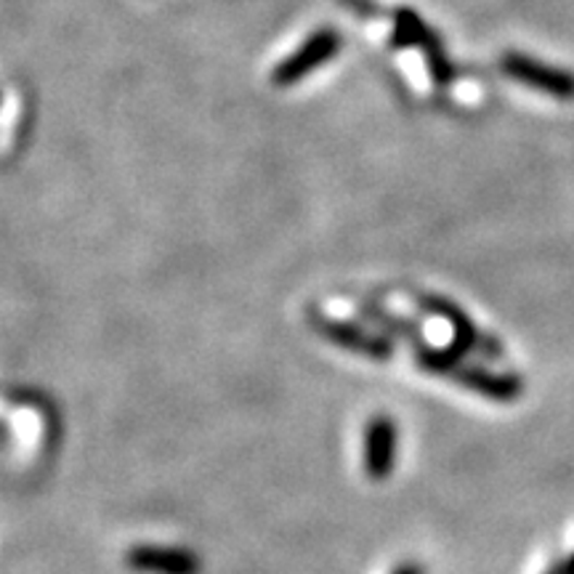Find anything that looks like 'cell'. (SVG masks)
I'll use <instances>...</instances> for the list:
<instances>
[{"label":"cell","mask_w":574,"mask_h":574,"mask_svg":"<svg viewBox=\"0 0 574 574\" xmlns=\"http://www.w3.org/2000/svg\"><path fill=\"white\" fill-rule=\"evenodd\" d=\"M500 70L508 77L519 80L522 86L532 88L537 93L553 96L559 101H572L574 99V75L566 70L550 67V64L540 62V59H532L526 53H506L500 59Z\"/></svg>","instance_id":"cell-5"},{"label":"cell","mask_w":574,"mask_h":574,"mask_svg":"<svg viewBox=\"0 0 574 574\" xmlns=\"http://www.w3.org/2000/svg\"><path fill=\"white\" fill-rule=\"evenodd\" d=\"M566 570H570V574H574V553L566 559Z\"/></svg>","instance_id":"cell-14"},{"label":"cell","mask_w":574,"mask_h":574,"mask_svg":"<svg viewBox=\"0 0 574 574\" xmlns=\"http://www.w3.org/2000/svg\"><path fill=\"white\" fill-rule=\"evenodd\" d=\"M542 574H570V570H566V559L550 561L546 570H542Z\"/></svg>","instance_id":"cell-13"},{"label":"cell","mask_w":574,"mask_h":574,"mask_svg":"<svg viewBox=\"0 0 574 574\" xmlns=\"http://www.w3.org/2000/svg\"><path fill=\"white\" fill-rule=\"evenodd\" d=\"M344 3L359 11V14H375V5L370 3V0H344Z\"/></svg>","instance_id":"cell-12"},{"label":"cell","mask_w":574,"mask_h":574,"mask_svg":"<svg viewBox=\"0 0 574 574\" xmlns=\"http://www.w3.org/2000/svg\"><path fill=\"white\" fill-rule=\"evenodd\" d=\"M0 99H3V93H0Z\"/></svg>","instance_id":"cell-15"},{"label":"cell","mask_w":574,"mask_h":574,"mask_svg":"<svg viewBox=\"0 0 574 574\" xmlns=\"http://www.w3.org/2000/svg\"><path fill=\"white\" fill-rule=\"evenodd\" d=\"M412 354H415L417 367L426 370V373L439 375V378H450L458 386L469 388V391H474L484 399H492V402H516L524 394V383L519 375L495 373V370L469 362V357L454 351L452 346L450 349H436V346H428L423 340V344L412 346Z\"/></svg>","instance_id":"cell-1"},{"label":"cell","mask_w":574,"mask_h":574,"mask_svg":"<svg viewBox=\"0 0 574 574\" xmlns=\"http://www.w3.org/2000/svg\"><path fill=\"white\" fill-rule=\"evenodd\" d=\"M359 314L364 316V322H370L373 327H378V330L383 335H388L391 340L404 338V340H410L412 346L423 344V340H426V338H423L421 327H417L415 322L402 320V316L391 314V311H386L383 307H378V303H362Z\"/></svg>","instance_id":"cell-8"},{"label":"cell","mask_w":574,"mask_h":574,"mask_svg":"<svg viewBox=\"0 0 574 574\" xmlns=\"http://www.w3.org/2000/svg\"><path fill=\"white\" fill-rule=\"evenodd\" d=\"M423 53H426L428 72H430V77H434L436 86H439V88L452 86V80H454V64L450 62V57H447L445 43H441L439 35H434V38H430L428 43L423 46Z\"/></svg>","instance_id":"cell-10"},{"label":"cell","mask_w":574,"mask_h":574,"mask_svg":"<svg viewBox=\"0 0 574 574\" xmlns=\"http://www.w3.org/2000/svg\"><path fill=\"white\" fill-rule=\"evenodd\" d=\"M311 327L322 335L325 340H330L333 346L351 351V354L375 359V362H386L394 357V340L383 333L367 330L364 325L357 322L335 320L327 314H311Z\"/></svg>","instance_id":"cell-4"},{"label":"cell","mask_w":574,"mask_h":574,"mask_svg":"<svg viewBox=\"0 0 574 574\" xmlns=\"http://www.w3.org/2000/svg\"><path fill=\"white\" fill-rule=\"evenodd\" d=\"M434 35V29H430L412 9H399L397 14H394L391 40L397 48H421L423 51V46H426Z\"/></svg>","instance_id":"cell-9"},{"label":"cell","mask_w":574,"mask_h":574,"mask_svg":"<svg viewBox=\"0 0 574 574\" xmlns=\"http://www.w3.org/2000/svg\"><path fill=\"white\" fill-rule=\"evenodd\" d=\"M417 303H421L423 311H428V314L439 316L441 322H445L447 327H450L452 333V349L460 351V354L471 357V354H478L484 359H489V362H495V359H502V346L498 338H492V335H484L478 327L471 322V316L465 314L463 309L458 307V303H452L450 298H441V296H421L417 298Z\"/></svg>","instance_id":"cell-2"},{"label":"cell","mask_w":574,"mask_h":574,"mask_svg":"<svg viewBox=\"0 0 574 574\" xmlns=\"http://www.w3.org/2000/svg\"><path fill=\"white\" fill-rule=\"evenodd\" d=\"M391 574H428V572L423 570V566L417 564V561H404V564H399Z\"/></svg>","instance_id":"cell-11"},{"label":"cell","mask_w":574,"mask_h":574,"mask_svg":"<svg viewBox=\"0 0 574 574\" xmlns=\"http://www.w3.org/2000/svg\"><path fill=\"white\" fill-rule=\"evenodd\" d=\"M399 452V428L391 415H373L364 426L362 463L364 474L373 482H386L397 469Z\"/></svg>","instance_id":"cell-6"},{"label":"cell","mask_w":574,"mask_h":574,"mask_svg":"<svg viewBox=\"0 0 574 574\" xmlns=\"http://www.w3.org/2000/svg\"><path fill=\"white\" fill-rule=\"evenodd\" d=\"M125 564L139 574H200L202 561L195 550L178 546H144L125 553Z\"/></svg>","instance_id":"cell-7"},{"label":"cell","mask_w":574,"mask_h":574,"mask_svg":"<svg viewBox=\"0 0 574 574\" xmlns=\"http://www.w3.org/2000/svg\"><path fill=\"white\" fill-rule=\"evenodd\" d=\"M344 48V38L338 35V29L322 27L316 33H311L290 57H285L272 72V83L277 88H292L301 80H307L311 72L322 70L335 53Z\"/></svg>","instance_id":"cell-3"}]
</instances>
